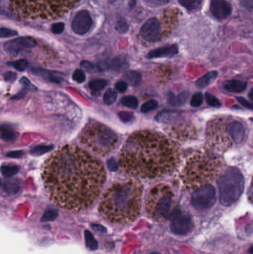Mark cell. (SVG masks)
<instances>
[{
	"label": "cell",
	"instance_id": "1",
	"mask_svg": "<svg viewBox=\"0 0 253 254\" xmlns=\"http://www.w3.org/2000/svg\"><path fill=\"white\" fill-rule=\"evenodd\" d=\"M42 178L50 199L61 209L80 213L92 206L105 181L100 161L80 147L66 145L51 154Z\"/></svg>",
	"mask_w": 253,
	"mask_h": 254
},
{
	"label": "cell",
	"instance_id": "2",
	"mask_svg": "<svg viewBox=\"0 0 253 254\" xmlns=\"http://www.w3.org/2000/svg\"><path fill=\"white\" fill-rule=\"evenodd\" d=\"M178 153L166 137L150 131L135 132L126 140L119 154V164L131 176L155 179L175 167Z\"/></svg>",
	"mask_w": 253,
	"mask_h": 254
},
{
	"label": "cell",
	"instance_id": "3",
	"mask_svg": "<svg viewBox=\"0 0 253 254\" xmlns=\"http://www.w3.org/2000/svg\"><path fill=\"white\" fill-rule=\"evenodd\" d=\"M143 187L138 181L129 180L111 186L101 197L99 212L115 224L133 223L140 216Z\"/></svg>",
	"mask_w": 253,
	"mask_h": 254
},
{
	"label": "cell",
	"instance_id": "4",
	"mask_svg": "<svg viewBox=\"0 0 253 254\" xmlns=\"http://www.w3.org/2000/svg\"><path fill=\"white\" fill-rule=\"evenodd\" d=\"M79 0H9V9L19 19H55L62 17Z\"/></svg>",
	"mask_w": 253,
	"mask_h": 254
},
{
	"label": "cell",
	"instance_id": "5",
	"mask_svg": "<svg viewBox=\"0 0 253 254\" xmlns=\"http://www.w3.org/2000/svg\"><path fill=\"white\" fill-rule=\"evenodd\" d=\"M174 194L168 186L159 184L150 190L146 201V210L150 219L162 222L172 218L174 208Z\"/></svg>",
	"mask_w": 253,
	"mask_h": 254
},
{
	"label": "cell",
	"instance_id": "6",
	"mask_svg": "<svg viewBox=\"0 0 253 254\" xmlns=\"http://www.w3.org/2000/svg\"><path fill=\"white\" fill-rule=\"evenodd\" d=\"M118 136L108 126L93 123L86 126L81 136V142L98 155H108L118 144Z\"/></svg>",
	"mask_w": 253,
	"mask_h": 254
},
{
	"label": "cell",
	"instance_id": "7",
	"mask_svg": "<svg viewBox=\"0 0 253 254\" xmlns=\"http://www.w3.org/2000/svg\"><path fill=\"white\" fill-rule=\"evenodd\" d=\"M218 186L220 202L223 206H231L244 192V176L238 168H229L218 179Z\"/></svg>",
	"mask_w": 253,
	"mask_h": 254
},
{
	"label": "cell",
	"instance_id": "8",
	"mask_svg": "<svg viewBox=\"0 0 253 254\" xmlns=\"http://www.w3.org/2000/svg\"><path fill=\"white\" fill-rule=\"evenodd\" d=\"M216 202V190L210 184L199 187L193 193L191 202L197 210H206L215 205Z\"/></svg>",
	"mask_w": 253,
	"mask_h": 254
},
{
	"label": "cell",
	"instance_id": "9",
	"mask_svg": "<svg viewBox=\"0 0 253 254\" xmlns=\"http://www.w3.org/2000/svg\"><path fill=\"white\" fill-rule=\"evenodd\" d=\"M171 229L174 234L179 236L188 235L193 230V222L188 213L183 212L177 208L172 218Z\"/></svg>",
	"mask_w": 253,
	"mask_h": 254
},
{
	"label": "cell",
	"instance_id": "10",
	"mask_svg": "<svg viewBox=\"0 0 253 254\" xmlns=\"http://www.w3.org/2000/svg\"><path fill=\"white\" fill-rule=\"evenodd\" d=\"M36 45V40L30 37H19L5 42L3 49L8 55L16 56L21 51L34 48Z\"/></svg>",
	"mask_w": 253,
	"mask_h": 254
},
{
	"label": "cell",
	"instance_id": "11",
	"mask_svg": "<svg viewBox=\"0 0 253 254\" xmlns=\"http://www.w3.org/2000/svg\"><path fill=\"white\" fill-rule=\"evenodd\" d=\"M140 35L144 40L150 43L160 41L162 38L161 26L156 18L149 19L140 29Z\"/></svg>",
	"mask_w": 253,
	"mask_h": 254
},
{
	"label": "cell",
	"instance_id": "12",
	"mask_svg": "<svg viewBox=\"0 0 253 254\" xmlns=\"http://www.w3.org/2000/svg\"><path fill=\"white\" fill-rule=\"evenodd\" d=\"M92 24V19L89 13L87 11H80L74 18L72 26L76 34L83 35L89 30Z\"/></svg>",
	"mask_w": 253,
	"mask_h": 254
},
{
	"label": "cell",
	"instance_id": "13",
	"mask_svg": "<svg viewBox=\"0 0 253 254\" xmlns=\"http://www.w3.org/2000/svg\"><path fill=\"white\" fill-rule=\"evenodd\" d=\"M211 14L218 19H224L232 14V7L225 0H212L210 2Z\"/></svg>",
	"mask_w": 253,
	"mask_h": 254
},
{
	"label": "cell",
	"instance_id": "14",
	"mask_svg": "<svg viewBox=\"0 0 253 254\" xmlns=\"http://www.w3.org/2000/svg\"><path fill=\"white\" fill-rule=\"evenodd\" d=\"M229 137L235 144H241L245 137V128L244 125L238 120H233L227 123Z\"/></svg>",
	"mask_w": 253,
	"mask_h": 254
},
{
	"label": "cell",
	"instance_id": "15",
	"mask_svg": "<svg viewBox=\"0 0 253 254\" xmlns=\"http://www.w3.org/2000/svg\"><path fill=\"white\" fill-rule=\"evenodd\" d=\"M179 46L176 44L166 45L157 49L152 50L147 55L148 59H155V58H172L178 55Z\"/></svg>",
	"mask_w": 253,
	"mask_h": 254
},
{
	"label": "cell",
	"instance_id": "16",
	"mask_svg": "<svg viewBox=\"0 0 253 254\" xmlns=\"http://www.w3.org/2000/svg\"><path fill=\"white\" fill-rule=\"evenodd\" d=\"M223 89L229 92L240 93L245 91L247 87V82L238 80H231L225 82Z\"/></svg>",
	"mask_w": 253,
	"mask_h": 254
},
{
	"label": "cell",
	"instance_id": "17",
	"mask_svg": "<svg viewBox=\"0 0 253 254\" xmlns=\"http://www.w3.org/2000/svg\"><path fill=\"white\" fill-rule=\"evenodd\" d=\"M32 72L35 75L40 76L43 79H45V80L52 82V83H60L62 80V78L58 75V73L55 74V72H50V71L45 70V69L34 68V69H32Z\"/></svg>",
	"mask_w": 253,
	"mask_h": 254
},
{
	"label": "cell",
	"instance_id": "18",
	"mask_svg": "<svg viewBox=\"0 0 253 254\" xmlns=\"http://www.w3.org/2000/svg\"><path fill=\"white\" fill-rule=\"evenodd\" d=\"M180 116L177 111L164 110L158 114L155 120L160 123H169L175 121Z\"/></svg>",
	"mask_w": 253,
	"mask_h": 254
},
{
	"label": "cell",
	"instance_id": "19",
	"mask_svg": "<svg viewBox=\"0 0 253 254\" xmlns=\"http://www.w3.org/2000/svg\"><path fill=\"white\" fill-rule=\"evenodd\" d=\"M2 188L4 191L8 194L14 195V194H17L21 188L20 181L17 179L8 180L2 184Z\"/></svg>",
	"mask_w": 253,
	"mask_h": 254
},
{
	"label": "cell",
	"instance_id": "20",
	"mask_svg": "<svg viewBox=\"0 0 253 254\" xmlns=\"http://www.w3.org/2000/svg\"><path fill=\"white\" fill-rule=\"evenodd\" d=\"M218 73L216 71L208 72L196 81V86L198 88H205V87H208V85L210 84L218 77Z\"/></svg>",
	"mask_w": 253,
	"mask_h": 254
},
{
	"label": "cell",
	"instance_id": "21",
	"mask_svg": "<svg viewBox=\"0 0 253 254\" xmlns=\"http://www.w3.org/2000/svg\"><path fill=\"white\" fill-rule=\"evenodd\" d=\"M189 94L187 92H183L182 94L175 96V94L170 93L168 97V102L172 106H179L183 105L188 99Z\"/></svg>",
	"mask_w": 253,
	"mask_h": 254
},
{
	"label": "cell",
	"instance_id": "22",
	"mask_svg": "<svg viewBox=\"0 0 253 254\" xmlns=\"http://www.w3.org/2000/svg\"><path fill=\"white\" fill-rule=\"evenodd\" d=\"M126 80L133 87H136L141 82L142 76L139 72L135 71H129L124 75Z\"/></svg>",
	"mask_w": 253,
	"mask_h": 254
},
{
	"label": "cell",
	"instance_id": "23",
	"mask_svg": "<svg viewBox=\"0 0 253 254\" xmlns=\"http://www.w3.org/2000/svg\"><path fill=\"white\" fill-rule=\"evenodd\" d=\"M54 148L53 145H38L33 147L30 150V155H34V156H40V155H44L47 152L51 151Z\"/></svg>",
	"mask_w": 253,
	"mask_h": 254
},
{
	"label": "cell",
	"instance_id": "24",
	"mask_svg": "<svg viewBox=\"0 0 253 254\" xmlns=\"http://www.w3.org/2000/svg\"><path fill=\"white\" fill-rule=\"evenodd\" d=\"M180 5L189 11L197 9L202 4L203 0H179Z\"/></svg>",
	"mask_w": 253,
	"mask_h": 254
},
{
	"label": "cell",
	"instance_id": "25",
	"mask_svg": "<svg viewBox=\"0 0 253 254\" xmlns=\"http://www.w3.org/2000/svg\"><path fill=\"white\" fill-rule=\"evenodd\" d=\"M19 167L16 165H3L1 167V173L4 177L10 178L19 172Z\"/></svg>",
	"mask_w": 253,
	"mask_h": 254
},
{
	"label": "cell",
	"instance_id": "26",
	"mask_svg": "<svg viewBox=\"0 0 253 254\" xmlns=\"http://www.w3.org/2000/svg\"><path fill=\"white\" fill-rule=\"evenodd\" d=\"M108 82L105 80L103 79H98V80H91L89 83V87L91 91H95V92H99L101 90H104Z\"/></svg>",
	"mask_w": 253,
	"mask_h": 254
},
{
	"label": "cell",
	"instance_id": "27",
	"mask_svg": "<svg viewBox=\"0 0 253 254\" xmlns=\"http://www.w3.org/2000/svg\"><path fill=\"white\" fill-rule=\"evenodd\" d=\"M121 104L129 109H135L138 107V100L134 96H125L121 99Z\"/></svg>",
	"mask_w": 253,
	"mask_h": 254
},
{
	"label": "cell",
	"instance_id": "28",
	"mask_svg": "<svg viewBox=\"0 0 253 254\" xmlns=\"http://www.w3.org/2000/svg\"><path fill=\"white\" fill-rule=\"evenodd\" d=\"M126 66H127V62H126V59L121 58V57H118V58H115V59L112 60L109 65L111 69L117 71L124 69Z\"/></svg>",
	"mask_w": 253,
	"mask_h": 254
},
{
	"label": "cell",
	"instance_id": "29",
	"mask_svg": "<svg viewBox=\"0 0 253 254\" xmlns=\"http://www.w3.org/2000/svg\"><path fill=\"white\" fill-rule=\"evenodd\" d=\"M117 98H118V94L116 91L112 89H108L104 94V102L106 105H112L117 101Z\"/></svg>",
	"mask_w": 253,
	"mask_h": 254
},
{
	"label": "cell",
	"instance_id": "30",
	"mask_svg": "<svg viewBox=\"0 0 253 254\" xmlns=\"http://www.w3.org/2000/svg\"><path fill=\"white\" fill-rule=\"evenodd\" d=\"M8 65L15 68L16 70L19 71V72H23L29 66V62L26 60L22 59L15 61V62H9Z\"/></svg>",
	"mask_w": 253,
	"mask_h": 254
},
{
	"label": "cell",
	"instance_id": "31",
	"mask_svg": "<svg viewBox=\"0 0 253 254\" xmlns=\"http://www.w3.org/2000/svg\"><path fill=\"white\" fill-rule=\"evenodd\" d=\"M158 106V103L155 100H150L141 106V112L148 113L151 111L155 110Z\"/></svg>",
	"mask_w": 253,
	"mask_h": 254
},
{
	"label": "cell",
	"instance_id": "32",
	"mask_svg": "<svg viewBox=\"0 0 253 254\" xmlns=\"http://www.w3.org/2000/svg\"><path fill=\"white\" fill-rule=\"evenodd\" d=\"M1 138L5 141H14L17 138V134L12 130L5 129V130H2Z\"/></svg>",
	"mask_w": 253,
	"mask_h": 254
},
{
	"label": "cell",
	"instance_id": "33",
	"mask_svg": "<svg viewBox=\"0 0 253 254\" xmlns=\"http://www.w3.org/2000/svg\"><path fill=\"white\" fill-rule=\"evenodd\" d=\"M205 100L208 105H211L212 107L218 108L222 106V103L212 94L207 93L205 94Z\"/></svg>",
	"mask_w": 253,
	"mask_h": 254
},
{
	"label": "cell",
	"instance_id": "34",
	"mask_svg": "<svg viewBox=\"0 0 253 254\" xmlns=\"http://www.w3.org/2000/svg\"><path fill=\"white\" fill-rule=\"evenodd\" d=\"M118 117L121 121L125 123H131L134 120V115L129 112H120L118 114Z\"/></svg>",
	"mask_w": 253,
	"mask_h": 254
},
{
	"label": "cell",
	"instance_id": "35",
	"mask_svg": "<svg viewBox=\"0 0 253 254\" xmlns=\"http://www.w3.org/2000/svg\"><path fill=\"white\" fill-rule=\"evenodd\" d=\"M203 101H204V98H203L202 94L197 92L193 95L190 101V104L193 107H199L200 105H202Z\"/></svg>",
	"mask_w": 253,
	"mask_h": 254
},
{
	"label": "cell",
	"instance_id": "36",
	"mask_svg": "<svg viewBox=\"0 0 253 254\" xmlns=\"http://www.w3.org/2000/svg\"><path fill=\"white\" fill-rule=\"evenodd\" d=\"M72 77H73L74 81L77 82V83H83V82L86 80V75H85L84 72L80 70V69H76V70L74 72Z\"/></svg>",
	"mask_w": 253,
	"mask_h": 254
},
{
	"label": "cell",
	"instance_id": "37",
	"mask_svg": "<svg viewBox=\"0 0 253 254\" xmlns=\"http://www.w3.org/2000/svg\"><path fill=\"white\" fill-rule=\"evenodd\" d=\"M80 66H81V68H83L84 70L87 71V72H97V68H96L92 62H89V61H82L81 63H80Z\"/></svg>",
	"mask_w": 253,
	"mask_h": 254
},
{
	"label": "cell",
	"instance_id": "38",
	"mask_svg": "<svg viewBox=\"0 0 253 254\" xmlns=\"http://www.w3.org/2000/svg\"><path fill=\"white\" fill-rule=\"evenodd\" d=\"M128 24L125 19H120L118 21L116 25L117 30L120 33H126L128 30Z\"/></svg>",
	"mask_w": 253,
	"mask_h": 254
},
{
	"label": "cell",
	"instance_id": "39",
	"mask_svg": "<svg viewBox=\"0 0 253 254\" xmlns=\"http://www.w3.org/2000/svg\"><path fill=\"white\" fill-rule=\"evenodd\" d=\"M86 242H87L88 246L89 248H91V250H94L97 248V245L95 240L93 238L92 235H91L89 232H86Z\"/></svg>",
	"mask_w": 253,
	"mask_h": 254
},
{
	"label": "cell",
	"instance_id": "40",
	"mask_svg": "<svg viewBox=\"0 0 253 254\" xmlns=\"http://www.w3.org/2000/svg\"><path fill=\"white\" fill-rule=\"evenodd\" d=\"M19 82H20L21 84L23 85V87H24L25 90H34V91L37 90V89L34 87V85L32 84V83L29 81V79L26 78V77H22L20 80H19Z\"/></svg>",
	"mask_w": 253,
	"mask_h": 254
},
{
	"label": "cell",
	"instance_id": "41",
	"mask_svg": "<svg viewBox=\"0 0 253 254\" xmlns=\"http://www.w3.org/2000/svg\"><path fill=\"white\" fill-rule=\"evenodd\" d=\"M18 33L16 30H12V29H6V28H2L1 29V37L5 38V37H13V36L17 35Z\"/></svg>",
	"mask_w": 253,
	"mask_h": 254
},
{
	"label": "cell",
	"instance_id": "42",
	"mask_svg": "<svg viewBox=\"0 0 253 254\" xmlns=\"http://www.w3.org/2000/svg\"><path fill=\"white\" fill-rule=\"evenodd\" d=\"M107 166L109 170L112 172H116L118 169V164L115 158H111L107 161Z\"/></svg>",
	"mask_w": 253,
	"mask_h": 254
},
{
	"label": "cell",
	"instance_id": "43",
	"mask_svg": "<svg viewBox=\"0 0 253 254\" xmlns=\"http://www.w3.org/2000/svg\"><path fill=\"white\" fill-rule=\"evenodd\" d=\"M64 28H65V26H64L63 23H58L56 24L53 25L52 27H51V30L54 34H59L63 31Z\"/></svg>",
	"mask_w": 253,
	"mask_h": 254
},
{
	"label": "cell",
	"instance_id": "44",
	"mask_svg": "<svg viewBox=\"0 0 253 254\" xmlns=\"http://www.w3.org/2000/svg\"><path fill=\"white\" fill-rule=\"evenodd\" d=\"M17 78V75L15 72H8L4 75V80L7 82H14Z\"/></svg>",
	"mask_w": 253,
	"mask_h": 254
},
{
	"label": "cell",
	"instance_id": "45",
	"mask_svg": "<svg viewBox=\"0 0 253 254\" xmlns=\"http://www.w3.org/2000/svg\"><path fill=\"white\" fill-rule=\"evenodd\" d=\"M115 89H116L117 91H119V92H125L126 90H127V83L124 81H118V83L115 84Z\"/></svg>",
	"mask_w": 253,
	"mask_h": 254
},
{
	"label": "cell",
	"instance_id": "46",
	"mask_svg": "<svg viewBox=\"0 0 253 254\" xmlns=\"http://www.w3.org/2000/svg\"><path fill=\"white\" fill-rule=\"evenodd\" d=\"M237 100L238 101V102L240 103L242 105H243V106H244L245 108H247V109H250V110L253 111V104H251V103L249 102L248 101L244 99V98H242V97H238Z\"/></svg>",
	"mask_w": 253,
	"mask_h": 254
},
{
	"label": "cell",
	"instance_id": "47",
	"mask_svg": "<svg viewBox=\"0 0 253 254\" xmlns=\"http://www.w3.org/2000/svg\"><path fill=\"white\" fill-rule=\"evenodd\" d=\"M23 154L24 153L22 150H15L8 152L6 156L10 158H19L23 156Z\"/></svg>",
	"mask_w": 253,
	"mask_h": 254
},
{
	"label": "cell",
	"instance_id": "48",
	"mask_svg": "<svg viewBox=\"0 0 253 254\" xmlns=\"http://www.w3.org/2000/svg\"><path fill=\"white\" fill-rule=\"evenodd\" d=\"M239 2L246 9L253 10V0H239Z\"/></svg>",
	"mask_w": 253,
	"mask_h": 254
},
{
	"label": "cell",
	"instance_id": "49",
	"mask_svg": "<svg viewBox=\"0 0 253 254\" xmlns=\"http://www.w3.org/2000/svg\"><path fill=\"white\" fill-rule=\"evenodd\" d=\"M57 215H58V213L55 209H49L44 215V219H47V220H49L50 219H54Z\"/></svg>",
	"mask_w": 253,
	"mask_h": 254
},
{
	"label": "cell",
	"instance_id": "50",
	"mask_svg": "<svg viewBox=\"0 0 253 254\" xmlns=\"http://www.w3.org/2000/svg\"><path fill=\"white\" fill-rule=\"evenodd\" d=\"M249 199L252 203H253V181L252 183L250 190H249Z\"/></svg>",
	"mask_w": 253,
	"mask_h": 254
},
{
	"label": "cell",
	"instance_id": "51",
	"mask_svg": "<svg viewBox=\"0 0 253 254\" xmlns=\"http://www.w3.org/2000/svg\"><path fill=\"white\" fill-rule=\"evenodd\" d=\"M158 2H161V3L166 4L169 2V0H157Z\"/></svg>",
	"mask_w": 253,
	"mask_h": 254
},
{
	"label": "cell",
	"instance_id": "52",
	"mask_svg": "<svg viewBox=\"0 0 253 254\" xmlns=\"http://www.w3.org/2000/svg\"><path fill=\"white\" fill-rule=\"evenodd\" d=\"M249 97H250L252 101H253V89L250 91V94H249Z\"/></svg>",
	"mask_w": 253,
	"mask_h": 254
},
{
	"label": "cell",
	"instance_id": "53",
	"mask_svg": "<svg viewBox=\"0 0 253 254\" xmlns=\"http://www.w3.org/2000/svg\"><path fill=\"white\" fill-rule=\"evenodd\" d=\"M108 2H111V3H114V2H118L119 0H108Z\"/></svg>",
	"mask_w": 253,
	"mask_h": 254
},
{
	"label": "cell",
	"instance_id": "54",
	"mask_svg": "<svg viewBox=\"0 0 253 254\" xmlns=\"http://www.w3.org/2000/svg\"><path fill=\"white\" fill-rule=\"evenodd\" d=\"M158 254V253L154 252V253H151V254Z\"/></svg>",
	"mask_w": 253,
	"mask_h": 254
}]
</instances>
